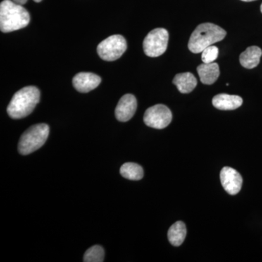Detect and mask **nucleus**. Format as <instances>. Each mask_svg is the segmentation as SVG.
Returning a JSON list of instances; mask_svg holds the SVG:
<instances>
[{"mask_svg":"<svg viewBox=\"0 0 262 262\" xmlns=\"http://www.w3.org/2000/svg\"><path fill=\"white\" fill-rule=\"evenodd\" d=\"M225 29L211 23L201 24L194 29L189 38L188 48L193 53H200L214 43L225 39Z\"/></svg>","mask_w":262,"mask_h":262,"instance_id":"3","label":"nucleus"},{"mask_svg":"<svg viewBox=\"0 0 262 262\" xmlns=\"http://www.w3.org/2000/svg\"><path fill=\"white\" fill-rule=\"evenodd\" d=\"M34 1L35 2V3H40L42 0H34Z\"/></svg>","mask_w":262,"mask_h":262,"instance_id":"21","label":"nucleus"},{"mask_svg":"<svg viewBox=\"0 0 262 262\" xmlns=\"http://www.w3.org/2000/svg\"><path fill=\"white\" fill-rule=\"evenodd\" d=\"M30 22V15L21 5L13 0H4L0 4V29L8 33L25 28Z\"/></svg>","mask_w":262,"mask_h":262,"instance_id":"1","label":"nucleus"},{"mask_svg":"<svg viewBox=\"0 0 262 262\" xmlns=\"http://www.w3.org/2000/svg\"><path fill=\"white\" fill-rule=\"evenodd\" d=\"M137 100L132 94H125L119 101L115 108V117L120 122H127L135 115Z\"/></svg>","mask_w":262,"mask_h":262,"instance_id":"9","label":"nucleus"},{"mask_svg":"<svg viewBox=\"0 0 262 262\" xmlns=\"http://www.w3.org/2000/svg\"><path fill=\"white\" fill-rule=\"evenodd\" d=\"M104 259V250L100 246H94L89 248L84 253V262H103Z\"/></svg>","mask_w":262,"mask_h":262,"instance_id":"17","label":"nucleus"},{"mask_svg":"<svg viewBox=\"0 0 262 262\" xmlns=\"http://www.w3.org/2000/svg\"><path fill=\"white\" fill-rule=\"evenodd\" d=\"M243 98L241 96L221 94L216 95L212 100L215 108L220 110H234L243 104Z\"/></svg>","mask_w":262,"mask_h":262,"instance_id":"11","label":"nucleus"},{"mask_svg":"<svg viewBox=\"0 0 262 262\" xmlns=\"http://www.w3.org/2000/svg\"><path fill=\"white\" fill-rule=\"evenodd\" d=\"M187 235V228L184 222H177L169 229L168 237L169 242L173 246H180Z\"/></svg>","mask_w":262,"mask_h":262,"instance_id":"15","label":"nucleus"},{"mask_svg":"<svg viewBox=\"0 0 262 262\" xmlns=\"http://www.w3.org/2000/svg\"><path fill=\"white\" fill-rule=\"evenodd\" d=\"M219 49L215 46H211L202 52V61L204 63H213L218 58Z\"/></svg>","mask_w":262,"mask_h":262,"instance_id":"18","label":"nucleus"},{"mask_svg":"<svg viewBox=\"0 0 262 262\" xmlns=\"http://www.w3.org/2000/svg\"><path fill=\"white\" fill-rule=\"evenodd\" d=\"M127 49V42L122 35H112L98 44V56L103 61H114L120 58Z\"/></svg>","mask_w":262,"mask_h":262,"instance_id":"5","label":"nucleus"},{"mask_svg":"<svg viewBox=\"0 0 262 262\" xmlns=\"http://www.w3.org/2000/svg\"><path fill=\"white\" fill-rule=\"evenodd\" d=\"M13 1L14 2V3H17V4L24 5L27 3L28 0H13Z\"/></svg>","mask_w":262,"mask_h":262,"instance_id":"19","label":"nucleus"},{"mask_svg":"<svg viewBox=\"0 0 262 262\" xmlns=\"http://www.w3.org/2000/svg\"><path fill=\"white\" fill-rule=\"evenodd\" d=\"M221 182L226 192L231 195H235L241 191L243 178L241 174L230 167H225L221 170Z\"/></svg>","mask_w":262,"mask_h":262,"instance_id":"8","label":"nucleus"},{"mask_svg":"<svg viewBox=\"0 0 262 262\" xmlns=\"http://www.w3.org/2000/svg\"><path fill=\"white\" fill-rule=\"evenodd\" d=\"M49 133L50 128L47 124H36L29 127L20 136L18 143L19 153L27 155L37 151L44 145Z\"/></svg>","mask_w":262,"mask_h":262,"instance_id":"4","label":"nucleus"},{"mask_svg":"<svg viewBox=\"0 0 262 262\" xmlns=\"http://www.w3.org/2000/svg\"><path fill=\"white\" fill-rule=\"evenodd\" d=\"M40 92L35 86H27L19 90L12 98L7 112L13 119L28 116L39 102Z\"/></svg>","mask_w":262,"mask_h":262,"instance_id":"2","label":"nucleus"},{"mask_svg":"<svg viewBox=\"0 0 262 262\" xmlns=\"http://www.w3.org/2000/svg\"><path fill=\"white\" fill-rule=\"evenodd\" d=\"M172 113L168 106L157 104L146 110L144 122L147 126L155 129H163L172 121Z\"/></svg>","mask_w":262,"mask_h":262,"instance_id":"7","label":"nucleus"},{"mask_svg":"<svg viewBox=\"0 0 262 262\" xmlns=\"http://www.w3.org/2000/svg\"><path fill=\"white\" fill-rule=\"evenodd\" d=\"M261 13H262V4L261 5Z\"/></svg>","mask_w":262,"mask_h":262,"instance_id":"22","label":"nucleus"},{"mask_svg":"<svg viewBox=\"0 0 262 262\" xmlns=\"http://www.w3.org/2000/svg\"><path fill=\"white\" fill-rule=\"evenodd\" d=\"M120 173L124 178L129 180H141L144 177V170L139 164L126 163L120 168Z\"/></svg>","mask_w":262,"mask_h":262,"instance_id":"16","label":"nucleus"},{"mask_svg":"<svg viewBox=\"0 0 262 262\" xmlns=\"http://www.w3.org/2000/svg\"><path fill=\"white\" fill-rule=\"evenodd\" d=\"M262 56L261 48L257 46H251L248 48L239 56L241 64L245 68L251 70L257 67L260 63V58Z\"/></svg>","mask_w":262,"mask_h":262,"instance_id":"13","label":"nucleus"},{"mask_svg":"<svg viewBox=\"0 0 262 262\" xmlns=\"http://www.w3.org/2000/svg\"><path fill=\"white\" fill-rule=\"evenodd\" d=\"M173 83L177 86L182 94H189L195 89L198 81L196 77L190 72L178 74L175 76Z\"/></svg>","mask_w":262,"mask_h":262,"instance_id":"14","label":"nucleus"},{"mask_svg":"<svg viewBox=\"0 0 262 262\" xmlns=\"http://www.w3.org/2000/svg\"><path fill=\"white\" fill-rule=\"evenodd\" d=\"M241 1H244V2H253V1H256V0H241Z\"/></svg>","mask_w":262,"mask_h":262,"instance_id":"20","label":"nucleus"},{"mask_svg":"<svg viewBox=\"0 0 262 262\" xmlns=\"http://www.w3.org/2000/svg\"><path fill=\"white\" fill-rule=\"evenodd\" d=\"M196 70L202 83L205 84L214 83L220 75V67L218 63L214 62L210 63H203V64L198 66Z\"/></svg>","mask_w":262,"mask_h":262,"instance_id":"12","label":"nucleus"},{"mask_svg":"<svg viewBox=\"0 0 262 262\" xmlns=\"http://www.w3.org/2000/svg\"><path fill=\"white\" fill-rule=\"evenodd\" d=\"M169 34L163 28L153 29L146 35L143 42V48L146 56L158 57L163 55L168 48Z\"/></svg>","mask_w":262,"mask_h":262,"instance_id":"6","label":"nucleus"},{"mask_svg":"<svg viewBox=\"0 0 262 262\" xmlns=\"http://www.w3.org/2000/svg\"><path fill=\"white\" fill-rule=\"evenodd\" d=\"M101 82V77L91 72H80L72 80L75 89L79 92L84 94L96 89Z\"/></svg>","mask_w":262,"mask_h":262,"instance_id":"10","label":"nucleus"}]
</instances>
